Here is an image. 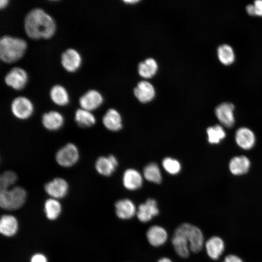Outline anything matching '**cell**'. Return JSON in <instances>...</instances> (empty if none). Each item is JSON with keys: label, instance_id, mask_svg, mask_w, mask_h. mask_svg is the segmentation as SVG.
<instances>
[{"label": "cell", "instance_id": "cell-37", "mask_svg": "<svg viewBox=\"0 0 262 262\" xmlns=\"http://www.w3.org/2000/svg\"><path fill=\"white\" fill-rule=\"evenodd\" d=\"M246 11L247 14L251 16H256L255 11L253 4H248L246 7Z\"/></svg>", "mask_w": 262, "mask_h": 262}, {"label": "cell", "instance_id": "cell-18", "mask_svg": "<svg viewBox=\"0 0 262 262\" xmlns=\"http://www.w3.org/2000/svg\"><path fill=\"white\" fill-rule=\"evenodd\" d=\"M134 94L137 99L143 103L152 99L155 94L153 85L145 81L140 82L134 89Z\"/></svg>", "mask_w": 262, "mask_h": 262}, {"label": "cell", "instance_id": "cell-8", "mask_svg": "<svg viewBox=\"0 0 262 262\" xmlns=\"http://www.w3.org/2000/svg\"><path fill=\"white\" fill-rule=\"evenodd\" d=\"M44 189L51 198H60L66 195L68 184L64 179L57 177L47 182L44 185Z\"/></svg>", "mask_w": 262, "mask_h": 262}, {"label": "cell", "instance_id": "cell-5", "mask_svg": "<svg viewBox=\"0 0 262 262\" xmlns=\"http://www.w3.org/2000/svg\"><path fill=\"white\" fill-rule=\"evenodd\" d=\"M79 157V151L77 147L73 143H69L56 152L55 159L60 166L70 167L78 162Z\"/></svg>", "mask_w": 262, "mask_h": 262}, {"label": "cell", "instance_id": "cell-11", "mask_svg": "<svg viewBox=\"0 0 262 262\" xmlns=\"http://www.w3.org/2000/svg\"><path fill=\"white\" fill-rule=\"evenodd\" d=\"M234 110V105L229 102L222 103L215 108V115L222 125L227 128L233 126L235 122Z\"/></svg>", "mask_w": 262, "mask_h": 262}, {"label": "cell", "instance_id": "cell-12", "mask_svg": "<svg viewBox=\"0 0 262 262\" xmlns=\"http://www.w3.org/2000/svg\"><path fill=\"white\" fill-rule=\"evenodd\" d=\"M157 202L154 199L148 198L140 204L136 212L138 219L142 222H147L159 214Z\"/></svg>", "mask_w": 262, "mask_h": 262}, {"label": "cell", "instance_id": "cell-16", "mask_svg": "<svg viewBox=\"0 0 262 262\" xmlns=\"http://www.w3.org/2000/svg\"><path fill=\"white\" fill-rule=\"evenodd\" d=\"M146 236L149 243L154 246H159L164 245L168 237L166 230L162 227L153 225L147 231Z\"/></svg>", "mask_w": 262, "mask_h": 262}, {"label": "cell", "instance_id": "cell-30", "mask_svg": "<svg viewBox=\"0 0 262 262\" xmlns=\"http://www.w3.org/2000/svg\"><path fill=\"white\" fill-rule=\"evenodd\" d=\"M208 141L211 144H217L226 137V132L219 125L210 127L207 129Z\"/></svg>", "mask_w": 262, "mask_h": 262}, {"label": "cell", "instance_id": "cell-1", "mask_svg": "<svg viewBox=\"0 0 262 262\" xmlns=\"http://www.w3.org/2000/svg\"><path fill=\"white\" fill-rule=\"evenodd\" d=\"M24 28L27 35L33 39H49L56 30L52 16L40 8L29 11L24 19Z\"/></svg>", "mask_w": 262, "mask_h": 262}, {"label": "cell", "instance_id": "cell-21", "mask_svg": "<svg viewBox=\"0 0 262 262\" xmlns=\"http://www.w3.org/2000/svg\"><path fill=\"white\" fill-rule=\"evenodd\" d=\"M142 177L136 170L129 169L125 171L123 177L124 187L128 190H134L139 188L142 184Z\"/></svg>", "mask_w": 262, "mask_h": 262}, {"label": "cell", "instance_id": "cell-34", "mask_svg": "<svg viewBox=\"0 0 262 262\" xmlns=\"http://www.w3.org/2000/svg\"><path fill=\"white\" fill-rule=\"evenodd\" d=\"M253 5L255 11V15L259 16H262V0H255Z\"/></svg>", "mask_w": 262, "mask_h": 262}, {"label": "cell", "instance_id": "cell-28", "mask_svg": "<svg viewBox=\"0 0 262 262\" xmlns=\"http://www.w3.org/2000/svg\"><path fill=\"white\" fill-rule=\"evenodd\" d=\"M217 56L220 62L224 65L232 64L235 60V54L231 46L223 44L217 49Z\"/></svg>", "mask_w": 262, "mask_h": 262}, {"label": "cell", "instance_id": "cell-38", "mask_svg": "<svg viewBox=\"0 0 262 262\" xmlns=\"http://www.w3.org/2000/svg\"><path fill=\"white\" fill-rule=\"evenodd\" d=\"M9 0H0V7L3 8L6 7L8 4Z\"/></svg>", "mask_w": 262, "mask_h": 262}, {"label": "cell", "instance_id": "cell-15", "mask_svg": "<svg viewBox=\"0 0 262 262\" xmlns=\"http://www.w3.org/2000/svg\"><path fill=\"white\" fill-rule=\"evenodd\" d=\"M117 161L115 157L110 155L108 157L101 156L95 162V168L100 175L104 176L111 175L115 170Z\"/></svg>", "mask_w": 262, "mask_h": 262}, {"label": "cell", "instance_id": "cell-6", "mask_svg": "<svg viewBox=\"0 0 262 262\" xmlns=\"http://www.w3.org/2000/svg\"><path fill=\"white\" fill-rule=\"evenodd\" d=\"M34 107L32 101L24 96L15 98L11 104V111L13 115L20 120H26L33 115Z\"/></svg>", "mask_w": 262, "mask_h": 262}, {"label": "cell", "instance_id": "cell-22", "mask_svg": "<svg viewBox=\"0 0 262 262\" xmlns=\"http://www.w3.org/2000/svg\"><path fill=\"white\" fill-rule=\"evenodd\" d=\"M104 126L109 130L117 131L122 128L121 118L119 113L114 109H109L102 118Z\"/></svg>", "mask_w": 262, "mask_h": 262}, {"label": "cell", "instance_id": "cell-25", "mask_svg": "<svg viewBox=\"0 0 262 262\" xmlns=\"http://www.w3.org/2000/svg\"><path fill=\"white\" fill-rule=\"evenodd\" d=\"M172 243L176 252L179 256L184 258L188 257L190 250L189 245L183 235L174 232L172 238Z\"/></svg>", "mask_w": 262, "mask_h": 262}, {"label": "cell", "instance_id": "cell-17", "mask_svg": "<svg viewBox=\"0 0 262 262\" xmlns=\"http://www.w3.org/2000/svg\"><path fill=\"white\" fill-rule=\"evenodd\" d=\"M115 213L121 219H129L136 213V207L133 202L126 198L117 201L115 204Z\"/></svg>", "mask_w": 262, "mask_h": 262}, {"label": "cell", "instance_id": "cell-33", "mask_svg": "<svg viewBox=\"0 0 262 262\" xmlns=\"http://www.w3.org/2000/svg\"><path fill=\"white\" fill-rule=\"evenodd\" d=\"M164 169L169 174L175 175L178 174L180 170V164L176 160L166 158L164 159L162 163Z\"/></svg>", "mask_w": 262, "mask_h": 262}, {"label": "cell", "instance_id": "cell-40", "mask_svg": "<svg viewBox=\"0 0 262 262\" xmlns=\"http://www.w3.org/2000/svg\"><path fill=\"white\" fill-rule=\"evenodd\" d=\"M124 1L126 3H135L139 1V0H124Z\"/></svg>", "mask_w": 262, "mask_h": 262}, {"label": "cell", "instance_id": "cell-29", "mask_svg": "<svg viewBox=\"0 0 262 262\" xmlns=\"http://www.w3.org/2000/svg\"><path fill=\"white\" fill-rule=\"evenodd\" d=\"M44 210L47 218L50 220H54L60 214L61 205L56 199L49 198L45 202Z\"/></svg>", "mask_w": 262, "mask_h": 262}, {"label": "cell", "instance_id": "cell-7", "mask_svg": "<svg viewBox=\"0 0 262 262\" xmlns=\"http://www.w3.org/2000/svg\"><path fill=\"white\" fill-rule=\"evenodd\" d=\"M4 80L7 85L15 90H19L26 85L28 81V75L22 68L14 67L6 73Z\"/></svg>", "mask_w": 262, "mask_h": 262}, {"label": "cell", "instance_id": "cell-13", "mask_svg": "<svg viewBox=\"0 0 262 262\" xmlns=\"http://www.w3.org/2000/svg\"><path fill=\"white\" fill-rule=\"evenodd\" d=\"M41 122L43 127L47 130L56 131L63 127L64 118L59 112L50 111L42 115Z\"/></svg>", "mask_w": 262, "mask_h": 262}, {"label": "cell", "instance_id": "cell-31", "mask_svg": "<svg viewBox=\"0 0 262 262\" xmlns=\"http://www.w3.org/2000/svg\"><path fill=\"white\" fill-rule=\"evenodd\" d=\"M145 179L151 182L159 183L162 180V176L158 166L151 163L146 166L144 169Z\"/></svg>", "mask_w": 262, "mask_h": 262}, {"label": "cell", "instance_id": "cell-14", "mask_svg": "<svg viewBox=\"0 0 262 262\" xmlns=\"http://www.w3.org/2000/svg\"><path fill=\"white\" fill-rule=\"evenodd\" d=\"M235 139L238 146L245 150L252 148L256 141L253 132L246 127L240 128L236 131Z\"/></svg>", "mask_w": 262, "mask_h": 262}, {"label": "cell", "instance_id": "cell-23", "mask_svg": "<svg viewBox=\"0 0 262 262\" xmlns=\"http://www.w3.org/2000/svg\"><path fill=\"white\" fill-rule=\"evenodd\" d=\"M49 97L52 101L58 106H65L69 101L68 92L64 86L60 84L54 85L50 88Z\"/></svg>", "mask_w": 262, "mask_h": 262}, {"label": "cell", "instance_id": "cell-20", "mask_svg": "<svg viewBox=\"0 0 262 262\" xmlns=\"http://www.w3.org/2000/svg\"><path fill=\"white\" fill-rule=\"evenodd\" d=\"M250 165L249 159L240 155L232 158L229 163L230 172L234 175H241L248 172Z\"/></svg>", "mask_w": 262, "mask_h": 262}, {"label": "cell", "instance_id": "cell-10", "mask_svg": "<svg viewBox=\"0 0 262 262\" xmlns=\"http://www.w3.org/2000/svg\"><path fill=\"white\" fill-rule=\"evenodd\" d=\"M102 102V96L99 92L94 89L88 90L79 99L81 108L90 112L98 108Z\"/></svg>", "mask_w": 262, "mask_h": 262}, {"label": "cell", "instance_id": "cell-26", "mask_svg": "<svg viewBox=\"0 0 262 262\" xmlns=\"http://www.w3.org/2000/svg\"><path fill=\"white\" fill-rule=\"evenodd\" d=\"M17 220L14 216L3 215L0 221V232L6 236H13L17 231Z\"/></svg>", "mask_w": 262, "mask_h": 262}, {"label": "cell", "instance_id": "cell-19", "mask_svg": "<svg viewBox=\"0 0 262 262\" xmlns=\"http://www.w3.org/2000/svg\"><path fill=\"white\" fill-rule=\"evenodd\" d=\"M205 247L209 257L213 260H217L223 253L225 244L221 238L213 236L207 241Z\"/></svg>", "mask_w": 262, "mask_h": 262}, {"label": "cell", "instance_id": "cell-32", "mask_svg": "<svg viewBox=\"0 0 262 262\" xmlns=\"http://www.w3.org/2000/svg\"><path fill=\"white\" fill-rule=\"evenodd\" d=\"M17 177L15 172L12 171H6L0 177V189L11 188L16 181Z\"/></svg>", "mask_w": 262, "mask_h": 262}, {"label": "cell", "instance_id": "cell-35", "mask_svg": "<svg viewBox=\"0 0 262 262\" xmlns=\"http://www.w3.org/2000/svg\"><path fill=\"white\" fill-rule=\"evenodd\" d=\"M31 262H47V260L44 255L36 254L32 257Z\"/></svg>", "mask_w": 262, "mask_h": 262}, {"label": "cell", "instance_id": "cell-4", "mask_svg": "<svg viewBox=\"0 0 262 262\" xmlns=\"http://www.w3.org/2000/svg\"><path fill=\"white\" fill-rule=\"evenodd\" d=\"M174 232L185 237L189 243L190 249L192 252H198L202 248L204 237L202 231L197 227L185 223L179 226Z\"/></svg>", "mask_w": 262, "mask_h": 262}, {"label": "cell", "instance_id": "cell-3", "mask_svg": "<svg viewBox=\"0 0 262 262\" xmlns=\"http://www.w3.org/2000/svg\"><path fill=\"white\" fill-rule=\"evenodd\" d=\"M27 194L21 187L15 186L0 190V206L7 210H16L25 202Z\"/></svg>", "mask_w": 262, "mask_h": 262}, {"label": "cell", "instance_id": "cell-9", "mask_svg": "<svg viewBox=\"0 0 262 262\" xmlns=\"http://www.w3.org/2000/svg\"><path fill=\"white\" fill-rule=\"evenodd\" d=\"M82 63L79 52L73 48L66 49L61 54V63L64 69L70 72L77 70Z\"/></svg>", "mask_w": 262, "mask_h": 262}, {"label": "cell", "instance_id": "cell-2", "mask_svg": "<svg viewBox=\"0 0 262 262\" xmlns=\"http://www.w3.org/2000/svg\"><path fill=\"white\" fill-rule=\"evenodd\" d=\"M27 48L26 41L20 37L4 35L0 38V58L12 63L20 59Z\"/></svg>", "mask_w": 262, "mask_h": 262}, {"label": "cell", "instance_id": "cell-36", "mask_svg": "<svg viewBox=\"0 0 262 262\" xmlns=\"http://www.w3.org/2000/svg\"><path fill=\"white\" fill-rule=\"evenodd\" d=\"M223 262H243L238 256L234 255H228Z\"/></svg>", "mask_w": 262, "mask_h": 262}, {"label": "cell", "instance_id": "cell-24", "mask_svg": "<svg viewBox=\"0 0 262 262\" xmlns=\"http://www.w3.org/2000/svg\"><path fill=\"white\" fill-rule=\"evenodd\" d=\"M74 120L78 126L82 128H89L93 126L96 121L95 116L90 111L82 108L76 111Z\"/></svg>", "mask_w": 262, "mask_h": 262}, {"label": "cell", "instance_id": "cell-27", "mask_svg": "<svg viewBox=\"0 0 262 262\" xmlns=\"http://www.w3.org/2000/svg\"><path fill=\"white\" fill-rule=\"evenodd\" d=\"M158 65L153 58H147L141 62L138 66V72L144 78H148L152 77L156 72Z\"/></svg>", "mask_w": 262, "mask_h": 262}, {"label": "cell", "instance_id": "cell-39", "mask_svg": "<svg viewBox=\"0 0 262 262\" xmlns=\"http://www.w3.org/2000/svg\"><path fill=\"white\" fill-rule=\"evenodd\" d=\"M158 262H173L170 259L167 258V257H163L161 259H160Z\"/></svg>", "mask_w": 262, "mask_h": 262}]
</instances>
